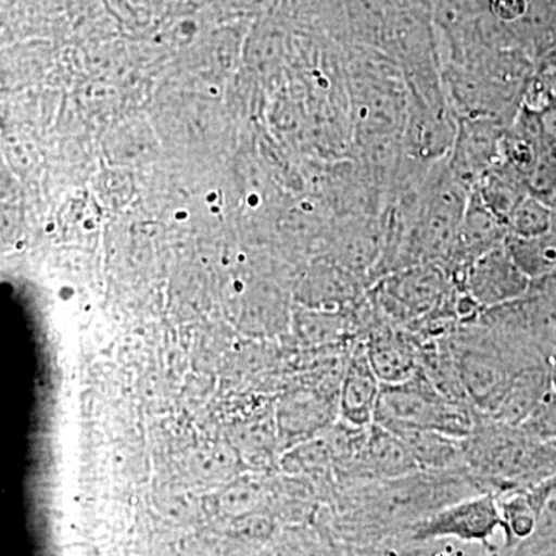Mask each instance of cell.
Masks as SVG:
<instances>
[{
	"instance_id": "1",
	"label": "cell",
	"mask_w": 556,
	"mask_h": 556,
	"mask_svg": "<svg viewBox=\"0 0 556 556\" xmlns=\"http://www.w3.org/2000/svg\"><path fill=\"white\" fill-rule=\"evenodd\" d=\"M464 453L467 470L489 484L532 490L556 477L555 444L479 413L473 433L464 441Z\"/></svg>"
},
{
	"instance_id": "2",
	"label": "cell",
	"mask_w": 556,
	"mask_h": 556,
	"mask_svg": "<svg viewBox=\"0 0 556 556\" xmlns=\"http://www.w3.org/2000/svg\"><path fill=\"white\" fill-rule=\"evenodd\" d=\"M477 409L452 401L419 371L396 386H382L375 422L393 431H434L466 441L477 426Z\"/></svg>"
},
{
	"instance_id": "3",
	"label": "cell",
	"mask_w": 556,
	"mask_h": 556,
	"mask_svg": "<svg viewBox=\"0 0 556 556\" xmlns=\"http://www.w3.org/2000/svg\"><path fill=\"white\" fill-rule=\"evenodd\" d=\"M501 526H504V519L495 497L490 493H477L441 508L409 529L413 538L420 541L433 538L485 541Z\"/></svg>"
},
{
	"instance_id": "4",
	"label": "cell",
	"mask_w": 556,
	"mask_h": 556,
	"mask_svg": "<svg viewBox=\"0 0 556 556\" xmlns=\"http://www.w3.org/2000/svg\"><path fill=\"white\" fill-rule=\"evenodd\" d=\"M467 298L478 308L489 311L525 298L532 280L519 269L506 243L486 252L468 266L466 274Z\"/></svg>"
},
{
	"instance_id": "5",
	"label": "cell",
	"mask_w": 556,
	"mask_h": 556,
	"mask_svg": "<svg viewBox=\"0 0 556 556\" xmlns=\"http://www.w3.org/2000/svg\"><path fill=\"white\" fill-rule=\"evenodd\" d=\"M372 371L382 386H396L419 371L420 339L407 329L379 321L365 343Z\"/></svg>"
},
{
	"instance_id": "6",
	"label": "cell",
	"mask_w": 556,
	"mask_h": 556,
	"mask_svg": "<svg viewBox=\"0 0 556 556\" xmlns=\"http://www.w3.org/2000/svg\"><path fill=\"white\" fill-rule=\"evenodd\" d=\"M382 383L369 365L365 345H358L348 364L343 378L340 412L348 424L368 428L375 424Z\"/></svg>"
},
{
	"instance_id": "7",
	"label": "cell",
	"mask_w": 556,
	"mask_h": 556,
	"mask_svg": "<svg viewBox=\"0 0 556 556\" xmlns=\"http://www.w3.org/2000/svg\"><path fill=\"white\" fill-rule=\"evenodd\" d=\"M358 459L362 473L378 481H391L419 471L402 439L376 422L367 428Z\"/></svg>"
},
{
	"instance_id": "8",
	"label": "cell",
	"mask_w": 556,
	"mask_h": 556,
	"mask_svg": "<svg viewBox=\"0 0 556 556\" xmlns=\"http://www.w3.org/2000/svg\"><path fill=\"white\" fill-rule=\"evenodd\" d=\"M554 387L551 371L547 367V358L536 364L527 365L511 380L506 394L501 399L500 405L490 419L507 424L511 427H521L532 416L540 402L546 396L547 391Z\"/></svg>"
},
{
	"instance_id": "9",
	"label": "cell",
	"mask_w": 556,
	"mask_h": 556,
	"mask_svg": "<svg viewBox=\"0 0 556 556\" xmlns=\"http://www.w3.org/2000/svg\"><path fill=\"white\" fill-rule=\"evenodd\" d=\"M413 459L416 460L419 471L441 473V471L464 470L466 467V453L464 441L445 437L434 431H396Z\"/></svg>"
},
{
	"instance_id": "10",
	"label": "cell",
	"mask_w": 556,
	"mask_h": 556,
	"mask_svg": "<svg viewBox=\"0 0 556 556\" xmlns=\"http://www.w3.org/2000/svg\"><path fill=\"white\" fill-rule=\"evenodd\" d=\"M504 243L530 280H540L556 273V229L533 239L507 236Z\"/></svg>"
},
{
	"instance_id": "11",
	"label": "cell",
	"mask_w": 556,
	"mask_h": 556,
	"mask_svg": "<svg viewBox=\"0 0 556 556\" xmlns=\"http://www.w3.org/2000/svg\"><path fill=\"white\" fill-rule=\"evenodd\" d=\"M508 236L533 239L555 229V212L540 197L526 195L507 219Z\"/></svg>"
},
{
	"instance_id": "12",
	"label": "cell",
	"mask_w": 556,
	"mask_h": 556,
	"mask_svg": "<svg viewBox=\"0 0 556 556\" xmlns=\"http://www.w3.org/2000/svg\"><path fill=\"white\" fill-rule=\"evenodd\" d=\"M519 428L538 441L556 442V387L547 391L532 416Z\"/></svg>"
},
{
	"instance_id": "13",
	"label": "cell",
	"mask_w": 556,
	"mask_h": 556,
	"mask_svg": "<svg viewBox=\"0 0 556 556\" xmlns=\"http://www.w3.org/2000/svg\"><path fill=\"white\" fill-rule=\"evenodd\" d=\"M493 13L503 20H515L526 11L525 0H490Z\"/></svg>"
},
{
	"instance_id": "14",
	"label": "cell",
	"mask_w": 556,
	"mask_h": 556,
	"mask_svg": "<svg viewBox=\"0 0 556 556\" xmlns=\"http://www.w3.org/2000/svg\"><path fill=\"white\" fill-rule=\"evenodd\" d=\"M361 556H415L412 554H399L394 548L378 547V551L365 552Z\"/></svg>"
},
{
	"instance_id": "15",
	"label": "cell",
	"mask_w": 556,
	"mask_h": 556,
	"mask_svg": "<svg viewBox=\"0 0 556 556\" xmlns=\"http://www.w3.org/2000/svg\"><path fill=\"white\" fill-rule=\"evenodd\" d=\"M547 367L551 371L552 383L556 387V350L547 354Z\"/></svg>"
},
{
	"instance_id": "16",
	"label": "cell",
	"mask_w": 556,
	"mask_h": 556,
	"mask_svg": "<svg viewBox=\"0 0 556 556\" xmlns=\"http://www.w3.org/2000/svg\"><path fill=\"white\" fill-rule=\"evenodd\" d=\"M556 274V273H555Z\"/></svg>"
}]
</instances>
